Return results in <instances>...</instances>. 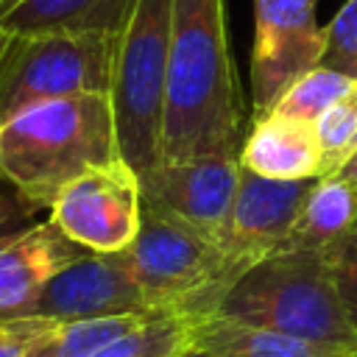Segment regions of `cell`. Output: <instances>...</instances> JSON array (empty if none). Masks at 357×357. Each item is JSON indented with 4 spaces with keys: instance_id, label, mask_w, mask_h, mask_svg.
I'll return each instance as SVG.
<instances>
[{
    "instance_id": "obj_16",
    "label": "cell",
    "mask_w": 357,
    "mask_h": 357,
    "mask_svg": "<svg viewBox=\"0 0 357 357\" xmlns=\"http://www.w3.org/2000/svg\"><path fill=\"white\" fill-rule=\"evenodd\" d=\"M354 223H357V184L340 176L315 178L279 251H321Z\"/></svg>"
},
{
    "instance_id": "obj_6",
    "label": "cell",
    "mask_w": 357,
    "mask_h": 357,
    "mask_svg": "<svg viewBox=\"0 0 357 357\" xmlns=\"http://www.w3.org/2000/svg\"><path fill=\"white\" fill-rule=\"evenodd\" d=\"M114 36L8 33L0 53V126L28 106L109 95Z\"/></svg>"
},
{
    "instance_id": "obj_21",
    "label": "cell",
    "mask_w": 357,
    "mask_h": 357,
    "mask_svg": "<svg viewBox=\"0 0 357 357\" xmlns=\"http://www.w3.org/2000/svg\"><path fill=\"white\" fill-rule=\"evenodd\" d=\"M321 64L357 81V0H346L324 28Z\"/></svg>"
},
{
    "instance_id": "obj_19",
    "label": "cell",
    "mask_w": 357,
    "mask_h": 357,
    "mask_svg": "<svg viewBox=\"0 0 357 357\" xmlns=\"http://www.w3.org/2000/svg\"><path fill=\"white\" fill-rule=\"evenodd\" d=\"M312 126L321 148V178L335 176L357 151V81Z\"/></svg>"
},
{
    "instance_id": "obj_18",
    "label": "cell",
    "mask_w": 357,
    "mask_h": 357,
    "mask_svg": "<svg viewBox=\"0 0 357 357\" xmlns=\"http://www.w3.org/2000/svg\"><path fill=\"white\" fill-rule=\"evenodd\" d=\"M192 346V315L151 312L92 357H178Z\"/></svg>"
},
{
    "instance_id": "obj_10",
    "label": "cell",
    "mask_w": 357,
    "mask_h": 357,
    "mask_svg": "<svg viewBox=\"0 0 357 357\" xmlns=\"http://www.w3.org/2000/svg\"><path fill=\"white\" fill-rule=\"evenodd\" d=\"M240 156L212 153L184 162H159L139 178L142 201H151L220 243L240 187Z\"/></svg>"
},
{
    "instance_id": "obj_5",
    "label": "cell",
    "mask_w": 357,
    "mask_h": 357,
    "mask_svg": "<svg viewBox=\"0 0 357 357\" xmlns=\"http://www.w3.org/2000/svg\"><path fill=\"white\" fill-rule=\"evenodd\" d=\"M173 0H134L114 36L109 106L117 156L142 178L159 165Z\"/></svg>"
},
{
    "instance_id": "obj_7",
    "label": "cell",
    "mask_w": 357,
    "mask_h": 357,
    "mask_svg": "<svg viewBox=\"0 0 357 357\" xmlns=\"http://www.w3.org/2000/svg\"><path fill=\"white\" fill-rule=\"evenodd\" d=\"M47 212V220L81 248L120 254L131 245L139 229V178L117 156L112 162L86 167L81 176L64 184Z\"/></svg>"
},
{
    "instance_id": "obj_8",
    "label": "cell",
    "mask_w": 357,
    "mask_h": 357,
    "mask_svg": "<svg viewBox=\"0 0 357 357\" xmlns=\"http://www.w3.org/2000/svg\"><path fill=\"white\" fill-rule=\"evenodd\" d=\"M318 0H254L251 109L268 114L276 100L324 56V28L315 20Z\"/></svg>"
},
{
    "instance_id": "obj_9",
    "label": "cell",
    "mask_w": 357,
    "mask_h": 357,
    "mask_svg": "<svg viewBox=\"0 0 357 357\" xmlns=\"http://www.w3.org/2000/svg\"><path fill=\"white\" fill-rule=\"evenodd\" d=\"M312 184L315 178L273 181L248 170L240 173L231 215L220 237L226 265L237 279L284 245Z\"/></svg>"
},
{
    "instance_id": "obj_15",
    "label": "cell",
    "mask_w": 357,
    "mask_h": 357,
    "mask_svg": "<svg viewBox=\"0 0 357 357\" xmlns=\"http://www.w3.org/2000/svg\"><path fill=\"white\" fill-rule=\"evenodd\" d=\"M192 349H201L209 357H343L346 354L340 349L248 326L218 312L192 318Z\"/></svg>"
},
{
    "instance_id": "obj_20",
    "label": "cell",
    "mask_w": 357,
    "mask_h": 357,
    "mask_svg": "<svg viewBox=\"0 0 357 357\" xmlns=\"http://www.w3.org/2000/svg\"><path fill=\"white\" fill-rule=\"evenodd\" d=\"M351 84H354V78L318 64L310 73H304L276 100V106L271 112H279V114H287V117H296V120H304V123H315L340 95L349 92Z\"/></svg>"
},
{
    "instance_id": "obj_17",
    "label": "cell",
    "mask_w": 357,
    "mask_h": 357,
    "mask_svg": "<svg viewBox=\"0 0 357 357\" xmlns=\"http://www.w3.org/2000/svg\"><path fill=\"white\" fill-rule=\"evenodd\" d=\"M151 312H128L112 318H81L61 321L47 335H42L25 357H92L106 343L120 337L123 332L142 324Z\"/></svg>"
},
{
    "instance_id": "obj_24",
    "label": "cell",
    "mask_w": 357,
    "mask_h": 357,
    "mask_svg": "<svg viewBox=\"0 0 357 357\" xmlns=\"http://www.w3.org/2000/svg\"><path fill=\"white\" fill-rule=\"evenodd\" d=\"M36 209L6 181H0V243L22 231L25 226L36 223Z\"/></svg>"
},
{
    "instance_id": "obj_11",
    "label": "cell",
    "mask_w": 357,
    "mask_h": 357,
    "mask_svg": "<svg viewBox=\"0 0 357 357\" xmlns=\"http://www.w3.org/2000/svg\"><path fill=\"white\" fill-rule=\"evenodd\" d=\"M148 310L137 282L131 279L123 254L84 251L70 265L47 279L33 307V315L50 321L112 318Z\"/></svg>"
},
{
    "instance_id": "obj_29",
    "label": "cell",
    "mask_w": 357,
    "mask_h": 357,
    "mask_svg": "<svg viewBox=\"0 0 357 357\" xmlns=\"http://www.w3.org/2000/svg\"><path fill=\"white\" fill-rule=\"evenodd\" d=\"M0 3H6V0H0Z\"/></svg>"
},
{
    "instance_id": "obj_2",
    "label": "cell",
    "mask_w": 357,
    "mask_h": 357,
    "mask_svg": "<svg viewBox=\"0 0 357 357\" xmlns=\"http://www.w3.org/2000/svg\"><path fill=\"white\" fill-rule=\"evenodd\" d=\"M117 159L109 95H75L22 109L0 126V181L36 212L86 167Z\"/></svg>"
},
{
    "instance_id": "obj_3",
    "label": "cell",
    "mask_w": 357,
    "mask_h": 357,
    "mask_svg": "<svg viewBox=\"0 0 357 357\" xmlns=\"http://www.w3.org/2000/svg\"><path fill=\"white\" fill-rule=\"evenodd\" d=\"M218 315L340 351L357 349L324 251H276L259 259L226 290Z\"/></svg>"
},
{
    "instance_id": "obj_14",
    "label": "cell",
    "mask_w": 357,
    "mask_h": 357,
    "mask_svg": "<svg viewBox=\"0 0 357 357\" xmlns=\"http://www.w3.org/2000/svg\"><path fill=\"white\" fill-rule=\"evenodd\" d=\"M134 0H6L0 28L6 33H95L117 36Z\"/></svg>"
},
{
    "instance_id": "obj_25",
    "label": "cell",
    "mask_w": 357,
    "mask_h": 357,
    "mask_svg": "<svg viewBox=\"0 0 357 357\" xmlns=\"http://www.w3.org/2000/svg\"><path fill=\"white\" fill-rule=\"evenodd\" d=\"M335 176H340V178H346V181L357 184V151H354V153L340 165V170H337Z\"/></svg>"
},
{
    "instance_id": "obj_12",
    "label": "cell",
    "mask_w": 357,
    "mask_h": 357,
    "mask_svg": "<svg viewBox=\"0 0 357 357\" xmlns=\"http://www.w3.org/2000/svg\"><path fill=\"white\" fill-rule=\"evenodd\" d=\"M84 251L50 220L31 223L0 243V321L33 315L47 279Z\"/></svg>"
},
{
    "instance_id": "obj_26",
    "label": "cell",
    "mask_w": 357,
    "mask_h": 357,
    "mask_svg": "<svg viewBox=\"0 0 357 357\" xmlns=\"http://www.w3.org/2000/svg\"><path fill=\"white\" fill-rule=\"evenodd\" d=\"M178 357H209V354H206V351H201V349H192V346H190V349H187V351H181Z\"/></svg>"
},
{
    "instance_id": "obj_4",
    "label": "cell",
    "mask_w": 357,
    "mask_h": 357,
    "mask_svg": "<svg viewBox=\"0 0 357 357\" xmlns=\"http://www.w3.org/2000/svg\"><path fill=\"white\" fill-rule=\"evenodd\" d=\"M148 310L209 315L237 282L215 237L176 218L173 212L142 201L137 237L120 251Z\"/></svg>"
},
{
    "instance_id": "obj_23",
    "label": "cell",
    "mask_w": 357,
    "mask_h": 357,
    "mask_svg": "<svg viewBox=\"0 0 357 357\" xmlns=\"http://www.w3.org/2000/svg\"><path fill=\"white\" fill-rule=\"evenodd\" d=\"M59 321L28 315V318H11L0 321V357H25L31 346L47 335Z\"/></svg>"
},
{
    "instance_id": "obj_28",
    "label": "cell",
    "mask_w": 357,
    "mask_h": 357,
    "mask_svg": "<svg viewBox=\"0 0 357 357\" xmlns=\"http://www.w3.org/2000/svg\"><path fill=\"white\" fill-rule=\"evenodd\" d=\"M343 357H357V349H354V351H346Z\"/></svg>"
},
{
    "instance_id": "obj_13",
    "label": "cell",
    "mask_w": 357,
    "mask_h": 357,
    "mask_svg": "<svg viewBox=\"0 0 357 357\" xmlns=\"http://www.w3.org/2000/svg\"><path fill=\"white\" fill-rule=\"evenodd\" d=\"M240 167L273 181L321 178L315 126L279 112L251 117V128L240 145Z\"/></svg>"
},
{
    "instance_id": "obj_27",
    "label": "cell",
    "mask_w": 357,
    "mask_h": 357,
    "mask_svg": "<svg viewBox=\"0 0 357 357\" xmlns=\"http://www.w3.org/2000/svg\"><path fill=\"white\" fill-rule=\"evenodd\" d=\"M6 39H8V33L0 28V53H3V47H6Z\"/></svg>"
},
{
    "instance_id": "obj_22",
    "label": "cell",
    "mask_w": 357,
    "mask_h": 357,
    "mask_svg": "<svg viewBox=\"0 0 357 357\" xmlns=\"http://www.w3.org/2000/svg\"><path fill=\"white\" fill-rule=\"evenodd\" d=\"M321 251L332 271L346 318L357 335V223L351 229H346L340 237H335L329 245H324Z\"/></svg>"
},
{
    "instance_id": "obj_1",
    "label": "cell",
    "mask_w": 357,
    "mask_h": 357,
    "mask_svg": "<svg viewBox=\"0 0 357 357\" xmlns=\"http://www.w3.org/2000/svg\"><path fill=\"white\" fill-rule=\"evenodd\" d=\"M245 103L229 50L226 0H173L159 162L237 153Z\"/></svg>"
}]
</instances>
